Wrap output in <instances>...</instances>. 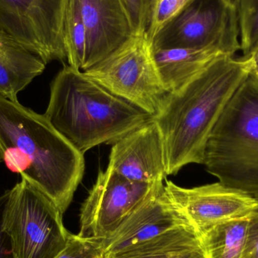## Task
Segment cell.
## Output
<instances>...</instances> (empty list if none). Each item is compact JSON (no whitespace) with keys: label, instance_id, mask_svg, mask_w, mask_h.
I'll list each match as a JSON object with an SVG mask.
<instances>
[{"label":"cell","instance_id":"cell-1","mask_svg":"<svg viewBox=\"0 0 258 258\" xmlns=\"http://www.w3.org/2000/svg\"><path fill=\"white\" fill-rule=\"evenodd\" d=\"M251 69L250 57L220 56L186 86L168 94L153 118L163 139L168 175L189 164L203 165L211 132Z\"/></svg>","mask_w":258,"mask_h":258},{"label":"cell","instance_id":"cell-2","mask_svg":"<svg viewBox=\"0 0 258 258\" xmlns=\"http://www.w3.org/2000/svg\"><path fill=\"white\" fill-rule=\"evenodd\" d=\"M0 159L64 213L83 180V154L45 117L0 97Z\"/></svg>","mask_w":258,"mask_h":258},{"label":"cell","instance_id":"cell-3","mask_svg":"<svg viewBox=\"0 0 258 258\" xmlns=\"http://www.w3.org/2000/svg\"><path fill=\"white\" fill-rule=\"evenodd\" d=\"M44 115L83 155L100 144L113 145L153 119L69 65L53 80Z\"/></svg>","mask_w":258,"mask_h":258},{"label":"cell","instance_id":"cell-4","mask_svg":"<svg viewBox=\"0 0 258 258\" xmlns=\"http://www.w3.org/2000/svg\"><path fill=\"white\" fill-rule=\"evenodd\" d=\"M203 165L218 181L258 200V80L251 74L211 132Z\"/></svg>","mask_w":258,"mask_h":258},{"label":"cell","instance_id":"cell-5","mask_svg":"<svg viewBox=\"0 0 258 258\" xmlns=\"http://www.w3.org/2000/svg\"><path fill=\"white\" fill-rule=\"evenodd\" d=\"M62 216L49 198L21 178L6 195L0 218L13 257H55L66 246L71 234Z\"/></svg>","mask_w":258,"mask_h":258},{"label":"cell","instance_id":"cell-6","mask_svg":"<svg viewBox=\"0 0 258 258\" xmlns=\"http://www.w3.org/2000/svg\"><path fill=\"white\" fill-rule=\"evenodd\" d=\"M83 72L153 118L169 94L161 81L147 33L132 35L110 55Z\"/></svg>","mask_w":258,"mask_h":258},{"label":"cell","instance_id":"cell-7","mask_svg":"<svg viewBox=\"0 0 258 258\" xmlns=\"http://www.w3.org/2000/svg\"><path fill=\"white\" fill-rule=\"evenodd\" d=\"M163 186L129 180L109 167L100 171L80 209L79 236L99 242L107 239Z\"/></svg>","mask_w":258,"mask_h":258},{"label":"cell","instance_id":"cell-8","mask_svg":"<svg viewBox=\"0 0 258 258\" xmlns=\"http://www.w3.org/2000/svg\"><path fill=\"white\" fill-rule=\"evenodd\" d=\"M153 48L215 46L226 55L240 51L234 6L222 0H196L168 24L153 42Z\"/></svg>","mask_w":258,"mask_h":258},{"label":"cell","instance_id":"cell-9","mask_svg":"<svg viewBox=\"0 0 258 258\" xmlns=\"http://www.w3.org/2000/svg\"><path fill=\"white\" fill-rule=\"evenodd\" d=\"M66 0H0V28L45 64L67 60L63 39Z\"/></svg>","mask_w":258,"mask_h":258},{"label":"cell","instance_id":"cell-10","mask_svg":"<svg viewBox=\"0 0 258 258\" xmlns=\"http://www.w3.org/2000/svg\"><path fill=\"white\" fill-rule=\"evenodd\" d=\"M165 189L199 235L217 224L248 216L257 203L254 197L219 181L185 188L166 180Z\"/></svg>","mask_w":258,"mask_h":258},{"label":"cell","instance_id":"cell-11","mask_svg":"<svg viewBox=\"0 0 258 258\" xmlns=\"http://www.w3.org/2000/svg\"><path fill=\"white\" fill-rule=\"evenodd\" d=\"M107 167L134 181L163 183L168 176L165 146L153 119L113 144Z\"/></svg>","mask_w":258,"mask_h":258},{"label":"cell","instance_id":"cell-12","mask_svg":"<svg viewBox=\"0 0 258 258\" xmlns=\"http://www.w3.org/2000/svg\"><path fill=\"white\" fill-rule=\"evenodd\" d=\"M189 225L168 197L165 185L121 224L101 245L104 258H116L137 246L181 226Z\"/></svg>","mask_w":258,"mask_h":258},{"label":"cell","instance_id":"cell-13","mask_svg":"<svg viewBox=\"0 0 258 258\" xmlns=\"http://www.w3.org/2000/svg\"><path fill=\"white\" fill-rule=\"evenodd\" d=\"M77 1L86 28V71L117 49L134 32L119 0Z\"/></svg>","mask_w":258,"mask_h":258},{"label":"cell","instance_id":"cell-14","mask_svg":"<svg viewBox=\"0 0 258 258\" xmlns=\"http://www.w3.org/2000/svg\"><path fill=\"white\" fill-rule=\"evenodd\" d=\"M153 53L161 81L168 93L177 92L215 59L226 55L215 46L166 49L153 48Z\"/></svg>","mask_w":258,"mask_h":258},{"label":"cell","instance_id":"cell-15","mask_svg":"<svg viewBox=\"0 0 258 258\" xmlns=\"http://www.w3.org/2000/svg\"><path fill=\"white\" fill-rule=\"evenodd\" d=\"M45 65L0 28V97L18 101V93L43 73Z\"/></svg>","mask_w":258,"mask_h":258},{"label":"cell","instance_id":"cell-16","mask_svg":"<svg viewBox=\"0 0 258 258\" xmlns=\"http://www.w3.org/2000/svg\"><path fill=\"white\" fill-rule=\"evenodd\" d=\"M118 258H206L200 237L192 227L168 230L124 251Z\"/></svg>","mask_w":258,"mask_h":258},{"label":"cell","instance_id":"cell-17","mask_svg":"<svg viewBox=\"0 0 258 258\" xmlns=\"http://www.w3.org/2000/svg\"><path fill=\"white\" fill-rule=\"evenodd\" d=\"M248 215L217 224L200 235L206 258H242L246 244Z\"/></svg>","mask_w":258,"mask_h":258},{"label":"cell","instance_id":"cell-18","mask_svg":"<svg viewBox=\"0 0 258 258\" xmlns=\"http://www.w3.org/2000/svg\"><path fill=\"white\" fill-rule=\"evenodd\" d=\"M63 39L68 65L83 71L86 51V33L77 0H66Z\"/></svg>","mask_w":258,"mask_h":258},{"label":"cell","instance_id":"cell-19","mask_svg":"<svg viewBox=\"0 0 258 258\" xmlns=\"http://www.w3.org/2000/svg\"><path fill=\"white\" fill-rule=\"evenodd\" d=\"M238 26L239 42L243 57H249L258 48V0L233 1Z\"/></svg>","mask_w":258,"mask_h":258},{"label":"cell","instance_id":"cell-20","mask_svg":"<svg viewBox=\"0 0 258 258\" xmlns=\"http://www.w3.org/2000/svg\"><path fill=\"white\" fill-rule=\"evenodd\" d=\"M196 0H159L155 9L147 36L153 42L156 36L187 9Z\"/></svg>","mask_w":258,"mask_h":258},{"label":"cell","instance_id":"cell-21","mask_svg":"<svg viewBox=\"0 0 258 258\" xmlns=\"http://www.w3.org/2000/svg\"><path fill=\"white\" fill-rule=\"evenodd\" d=\"M128 15L134 34L147 33L159 0H119Z\"/></svg>","mask_w":258,"mask_h":258},{"label":"cell","instance_id":"cell-22","mask_svg":"<svg viewBox=\"0 0 258 258\" xmlns=\"http://www.w3.org/2000/svg\"><path fill=\"white\" fill-rule=\"evenodd\" d=\"M54 258H104L99 241L70 234L65 248Z\"/></svg>","mask_w":258,"mask_h":258},{"label":"cell","instance_id":"cell-23","mask_svg":"<svg viewBox=\"0 0 258 258\" xmlns=\"http://www.w3.org/2000/svg\"><path fill=\"white\" fill-rule=\"evenodd\" d=\"M242 258H258V200L248 215L246 244Z\"/></svg>","mask_w":258,"mask_h":258},{"label":"cell","instance_id":"cell-24","mask_svg":"<svg viewBox=\"0 0 258 258\" xmlns=\"http://www.w3.org/2000/svg\"><path fill=\"white\" fill-rule=\"evenodd\" d=\"M0 258H14L10 241L3 231L0 223Z\"/></svg>","mask_w":258,"mask_h":258},{"label":"cell","instance_id":"cell-25","mask_svg":"<svg viewBox=\"0 0 258 258\" xmlns=\"http://www.w3.org/2000/svg\"><path fill=\"white\" fill-rule=\"evenodd\" d=\"M251 60V69L250 74L258 80V48L249 57Z\"/></svg>","mask_w":258,"mask_h":258},{"label":"cell","instance_id":"cell-26","mask_svg":"<svg viewBox=\"0 0 258 258\" xmlns=\"http://www.w3.org/2000/svg\"><path fill=\"white\" fill-rule=\"evenodd\" d=\"M225 4L229 5V6H232L233 5V1L234 0H222Z\"/></svg>","mask_w":258,"mask_h":258}]
</instances>
